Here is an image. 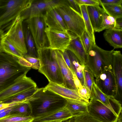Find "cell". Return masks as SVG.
Here are the masks:
<instances>
[{"label":"cell","mask_w":122,"mask_h":122,"mask_svg":"<svg viewBox=\"0 0 122 122\" xmlns=\"http://www.w3.org/2000/svg\"><path fill=\"white\" fill-rule=\"evenodd\" d=\"M29 102L31 111L30 116L34 118L64 107L66 100L43 87L38 88Z\"/></svg>","instance_id":"obj_1"},{"label":"cell","mask_w":122,"mask_h":122,"mask_svg":"<svg viewBox=\"0 0 122 122\" xmlns=\"http://www.w3.org/2000/svg\"><path fill=\"white\" fill-rule=\"evenodd\" d=\"M31 68L21 65L18 59L0 52V92L16 81Z\"/></svg>","instance_id":"obj_2"},{"label":"cell","mask_w":122,"mask_h":122,"mask_svg":"<svg viewBox=\"0 0 122 122\" xmlns=\"http://www.w3.org/2000/svg\"><path fill=\"white\" fill-rule=\"evenodd\" d=\"M40 62L38 71L45 76L49 82L63 86L64 81L54 50L47 47L37 50Z\"/></svg>","instance_id":"obj_3"},{"label":"cell","mask_w":122,"mask_h":122,"mask_svg":"<svg viewBox=\"0 0 122 122\" xmlns=\"http://www.w3.org/2000/svg\"><path fill=\"white\" fill-rule=\"evenodd\" d=\"M114 51L105 50L98 47L96 43L92 45L87 54L86 66L96 78L106 70H113Z\"/></svg>","instance_id":"obj_4"},{"label":"cell","mask_w":122,"mask_h":122,"mask_svg":"<svg viewBox=\"0 0 122 122\" xmlns=\"http://www.w3.org/2000/svg\"><path fill=\"white\" fill-rule=\"evenodd\" d=\"M33 0H0V27L28 8Z\"/></svg>","instance_id":"obj_5"},{"label":"cell","mask_w":122,"mask_h":122,"mask_svg":"<svg viewBox=\"0 0 122 122\" xmlns=\"http://www.w3.org/2000/svg\"><path fill=\"white\" fill-rule=\"evenodd\" d=\"M56 9L63 18L68 31L80 37L86 30L82 16L69 6L67 0Z\"/></svg>","instance_id":"obj_6"},{"label":"cell","mask_w":122,"mask_h":122,"mask_svg":"<svg viewBox=\"0 0 122 122\" xmlns=\"http://www.w3.org/2000/svg\"><path fill=\"white\" fill-rule=\"evenodd\" d=\"M44 14H41L30 17L25 20L33 38L36 51L48 47L45 31Z\"/></svg>","instance_id":"obj_7"},{"label":"cell","mask_w":122,"mask_h":122,"mask_svg":"<svg viewBox=\"0 0 122 122\" xmlns=\"http://www.w3.org/2000/svg\"><path fill=\"white\" fill-rule=\"evenodd\" d=\"M20 15L12 21L6 33L8 39L13 45L24 56L27 52Z\"/></svg>","instance_id":"obj_8"},{"label":"cell","mask_w":122,"mask_h":122,"mask_svg":"<svg viewBox=\"0 0 122 122\" xmlns=\"http://www.w3.org/2000/svg\"><path fill=\"white\" fill-rule=\"evenodd\" d=\"M45 31L49 49L63 52L66 50L72 39V34L67 31L51 29L45 27Z\"/></svg>","instance_id":"obj_9"},{"label":"cell","mask_w":122,"mask_h":122,"mask_svg":"<svg viewBox=\"0 0 122 122\" xmlns=\"http://www.w3.org/2000/svg\"><path fill=\"white\" fill-rule=\"evenodd\" d=\"M26 73L14 83L0 92V103L17 94L28 89L37 87L36 82Z\"/></svg>","instance_id":"obj_10"},{"label":"cell","mask_w":122,"mask_h":122,"mask_svg":"<svg viewBox=\"0 0 122 122\" xmlns=\"http://www.w3.org/2000/svg\"><path fill=\"white\" fill-rule=\"evenodd\" d=\"M66 0H43L35 1L34 0L30 6L20 15L22 20L37 15L43 14L49 10L56 8L66 3Z\"/></svg>","instance_id":"obj_11"},{"label":"cell","mask_w":122,"mask_h":122,"mask_svg":"<svg viewBox=\"0 0 122 122\" xmlns=\"http://www.w3.org/2000/svg\"><path fill=\"white\" fill-rule=\"evenodd\" d=\"M89 113L102 122H117L118 117L99 101L90 99L88 106Z\"/></svg>","instance_id":"obj_12"},{"label":"cell","mask_w":122,"mask_h":122,"mask_svg":"<svg viewBox=\"0 0 122 122\" xmlns=\"http://www.w3.org/2000/svg\"><path fill=\"white\" fill-rule=\"evenodd\" d=\"M90 99L99 101L118 117L122 111V104L119 102L113 96H108L104 93L97 86L95 81L92 85Z\"/></svg>","instance_id":"obj_13"},{"label":"cell","mask_w":122,"mask_h":122,"mask_svg":"<svg viewBox=\"0 0 122 122\" xmlns=\"http://www.w3.org/2000/svg\"><path fill=\"white\" fill-rule=\"evenodd\" d=\"M95 81L97 86L104 93L114 97L116 86L113 70L105 71L96 78Z\"/></svg>","instance_id":"obj_14"},{"label":"cell","mask_w":122,"mask_h":122,"mask_svg":"<svg viewBox=\"0 0 122 122\" xmlns=\"http://www.w3.org/2000/svg\"><path fill=\"white\" fill-rule=\"evenodd\" d=\"M44 88L59 95L66 100L87 105L89 104V101L81 97L79 94L77 90L69 89L51 82H49Z\"/></svg>","instance_id":"obj_15"},{"label":"cell","mask_w":122,"mask_h":122,"mask_svg":"<svg viewBox=\"0 0 122 122\" xmlns=\"http://www.w3.org/2000/svg\"><path fill=\"white\" fill-rule=\"evenodd\" d=\"M113 71L115 79L116 91L114 98L122 104V55L120 51L113 53Z\"/></svg>","instance_id":"obj_16"},{"label":"cell","mask_w":122,"mask_h":122,"mask_svg":"<svg viewBox=\"0 0 122 122\" xmlns=\"http://www.w3.org/2000/svg\"><path fill=\"white\" fill-rule=\"evenodd\" d=\"M45 27L49 29L68 31L62 17L56 8L46 11L44 14Z\"/></svg>","instance_id":"obj_17"},{"label":"cell","mask_w":122,"mask_h":122,"mask_svg":"<svg viewBox=\"0 0 122 122\" xmlns=\"http://www.w3.org/2000/svg\"><path fill=\"white\" fill-rule=\"evenodd\" d=\"M54 50L56 57L63 76V86L77 90L74 84L72 74L64 59L62 52L58 50Z\"/></svg>","instance_id":"obj_18"},{"label":"cell","mask_w":122,"mask_h":122,"mask_svg":"<svg viewBox=\"0 0 122 122\" xmlns=\"http://www.w3.org/2000/svg\"><path fill=\"white\" fill-rule=\"evenodd\" d=\"M72 117L69 111L64 107L35 117L32 122L64 121Z\"/></svg>","instance_id":"obj_19"},{"label":"cell","mask_w":122,"mask_h":122,"mask_svg":"<svg viewBox=\"0 0 122 122\" xmlns=\"http://www.w3.org/2000/svg\"><path fill=\"white\" fill-rule=\"evenodd\" d=\"M66 50L72 52L84 66H86L87 54L81 41L80 37L72 34V39Z\"/></svg>","instance_id":"obj_20"},{"label":"cell","mask_w":122,"mask_h":122,"mask_svg":"<svg viewBox=\"0 0 122 122\" xmlns=\"http://www.w3.org/2000/svg\"><path fill=\"white\" fill-rule=\"evenodd\" d=\"M100 5H87V10L94 30L98 32L102 20L104 9Z\"/></svg>","instance_id":"obj_21"},{"label":"cell","mask_w":122,"mask_h":122,"mask_svg":"<svg viewBox=\"0 0 122 122\" xmlns=\"http://www.w3.org/2000/svg\"><path fill=\"white\" fill-rule=\"evenodd\" d=\"M105 39L114 49L122 47V30L106 29L103 33Z\"/></svg>","instance_id":"obj_22"},{"label":"cell","mask_w":122,"mask_h":122,"mask_svg":"<svg viewBox=\"0 0 122 122\" xmlns=\"http://www.w3.org/2000/svg\"><path fill=\"white\" fill-rule=\"evenodd\" d=\"M88 105L66 100L65 107L68 110L74 117L89 113Z\"/></svg>","instance_id":"obj_23"},{"label":"cell","mask_w":122,"mask_h":122,"mask_svg":"<svg viewBox=\"0 0 122 122\" xmlns=\"http://www.w3.org/2000/svg\"><path fill=\"white\" fill-rule=\"evenodd\" d=\"M70 59L73 71L79 80L81 85L83 86L84 79L83 70L85 66H83L75 55L71 51L66 50Z\"/></svg>","instance_id":"obj_24"},{"label":"cell","mask_w":122,"mask_h":122,"mask_svg":"<svg viewBox=\"0 0 122 122\" xmlns=\"http://www.w3.org/2000/svg\"><path fill=\"white\" fill-rule=\"evenodd\" d=\"M38 89L37 87L25 90L1 103H10L29 101L32 96L37 92Z\"/></svg>","instance_id":"obj_25"},{"label":"cell","mask_w":122,"mask_h":122,"mask_svg":"<svg viewBox=\"0 0 122 122\" xmlns=\"http://www.w3.org/2000/svg\"><path fill=\"white\" fill-rule=\"evenodd\" d=\"M2 51L19 59L24 55L13 45L5 34L1 41Z\"/></svg>","instance_id":"obj_26"},{"label":"cell","mask_w":122,"mask_h":122,"mask_svg":"<svg viewBox=\"0 0 122 122\" xmlns=\"http://www.w3.org/2000/svg\"><path fill=\"white\" fill-rule=\"evenodd\" d=\"M87 6L85 5H80L81 13L85 24L86 30L92 42L94 44L96 42L94 31L87 12Z\"/></svg>","instance_id":"obj_27"},{"label":"cell","mask_w":122,"mask_h":122,"mask_svg":"<svg viewBox=\"0 0 122 122\" xmlns=\"http://www.w3.org/2000/svg\"><path fill=\"white\" fill-rule=\"evenodd\" d=\"M25 43L27 51V54L38 57L37 54L34 41L28 28L24 30Z\"/></svg>","instance_id":"obj_28"},{"label":"cell","mask_w":122,"mask_h":122,"mask_svg":"<svg viewBox=\"0 0 122 122\" xmlns=\"http://www.w3.org/2000/svg\"><path fill=\"white\" fill-rule=\"evenodd\" d=\"M31 111L29 101L19 103L12 109L10 114H16L24 116H30Z\"/></svg>","instance_id":"obj_29"},{"label":"cell","mask_w":122,"mask_h":122,"mask_svg":"<svg viewBox=\"0 0 122 122\" xmlns=\"http://www.w3.org/2000/svg\"><path fill=\"white\" fill-rule=\"evenodd\" d=\"M105 12L108 15L114 18L122 17V5L112 4L100 5Z\"/></svg>","instance_id":"obj_30"},{"label":"cell","mask_w":122,"mask_h":122,"mask_svg":"<svg viewBox=\"0 0 122 122\" xmlns=\"http://www.w3.org/2000/svg\"><path fill=\"white\" fill-rule=\"evenodd\" d=\"M34 118L18 114H10L0 118V122H32Z\"/></svg>","instance_id":"obj_31"},{"label":"cell","mask_w":122,"mask_h":122,"mask_svg":"<svg viewBox=\"0 0 122 122\" xmlns=\"http://www.w3.org/2000/svg\"><path fill=\"white\" fill-rule=\"evenodd\" d=\"M115 23V18L108 15L105 12L103 14L102 20L100 28L97 32L105 29L113 28Z\"/></svg>","instance_id":"obj_32"},{"label":"cell","mask_w":122,"mask_h":122,"mask_svg":"<svg viewBox=\"0 0 122 122\" xmlns=\"http://www.w3.org/2000/svg\"><path fill=\"white\" fill-rule=\"evenodd\" d=\"M84 79L83 86H85L91 93L92 84L95 81L94 76L88 67L85 66L83 70Z\"/></svg>","instance_id":"obj_33"},{"label":"cell","mask_w":122,"mask_h":122,"mask_svg":"<svg viewBox=\"0 0 122 122\" xmlns=\"http://www.w3.org/2000/svg\"><path fill=\"white\" fill-rule=\"evenodd\" d=\"M80 38L83 46L87 54L92 48V45L94 44L92 42L86 30L83 32L80 37Z\"/></svg>","instance_id":"obj_34"},{"label":"cell","mask_w":122,"mask_h":122,"mask_svg":"<svg viewBox=\"0 0 122 122\" xmlns=\"http://www.w3.org/2000/svg\"><path fill=\"white\" fill-rule=\"evenodd\" d=\"M73 122H102L97 119L89 113L73 117Z\"/></svg>","instance_id":"obj_35"},{"label":"cell","mask_w":122,"mask_h":122,"mask_svg":"<svg viewBox=\"0 0 122 122\" xmlns=\"http://www.w3.org/2000/svg\"><path fill=\"white\" fill-rule=\"evenodd\" d=\"M23 57L30 64L31 66V68L36 70L39 69L40 62L38 57L27 54L24 55Z\"/></svg>","instance_id":"obj_36"},{"label":"cell","mask_w":122,"mask_h":122,"mask_svg":"<svg viewBox=\"0 0 122 122\" xmlns=\"http://www.w3.org/2000/svg\"><path fill=\"white\" fill-rule=\"evenodd\" d=\"M77 90L79 94L81 97L89 101L91 93L85 86L81 85L77 89Z\"/></svg>","instance_id":"obj_37"},{"label":"cell","mask_w":122,"mask_h":122,"mask_svg":"<svg viewBox=\"0 0 122 122\" xmlns=\"http://www.w3.org/2000/svg\"><path fill=\"white\" fill-rule=\"evenodd\" d=\"M67 0L69 6L75 11L82 16L80 6L75 0Z\"/></svg>","instance_id":"obj_38"},{"label":"cell","mask_w":122,"mask_h":122,"mask_svg":"<svg viewBox=\"0 0 122 122\" xmlns=\"http://www.w3.org/2000/svg\"><path fill=\"white\" fill-rule=\"evenodd\" d=\"M80 5H100L99 0H75Z\"/></svg>","instance_id":"obj_39"},{"label":"cell","mask_w":122,"mask_h":122,"mask_svg":"<svg viewBox=\"0 0 122 122\" xmlns=\"http://www.w3.org/2000/svg\"><path fill=\"white\" fill-rule=\"evenodd\" d=\"M62 53L64 59L73 75L75 73L73 70L71 61L66 50H65L63 52H62Z\"/></svg>","instance_id":"obj_40"},{"label":"cell","mask_w":122,"mask_h":122,"mask_svg":"<svg viewBox=\"0 0 122 122\" xmlns=\"http://www.w3.org/2000/svg\"><path fill=\"white\" fill-rule=\"evenodd\" d=\"M101 4H112L122 5V0H99Z\"/></svg>","instance_id":"obj_41"},{"label":"cell","mask_w":122,"mask_h":122,"mask_svg":"<svg viewBox=\"0 0 122 122\" xmlns=\"http://www.w3.org/2000/svg\"><path fill=\"white\" fill-rule=\"evenodd\" d=\"M115 23L113 28L118 30H122V17L115 18Z\"/></svg>","instance_id":"obj_42"},{"label":"cell","mask_w":122,"mask_h":122,"mask_svg":"<svg viewBox=\"0 0 122 122\" xmlns=\"http://www.w3.org/2000/svg\"><path fill=\"white\" fill-rule=\"evenodd\" d=\"M18 62L21 66L29 68H31V66L30 64L23 57L18 59Z\"/></svg>","instance_id":"obj_43"},{"label":"cell","mask_w":122,"mask_h":122,"mask_svg":"<svg viewBox=\"0 0 122 122\" xmlns=\"http://www.w3.org/2000/svg\"><path fill=\"white\" fill-rule=\"evenodd\" d=\"M5 34L3 30L0 27V52L3 51L1 46V41Z\"/></svg>","instance_id":"obj_44"},{"label":"cell","mask_w":122,"mask_h":122,"mask_svg":"<svg viewBox=\"0 0 122 122\" xmlns=\"http://www.w3.org/2000/svg\"><path fill=\"white\" fill-rule=\"evenodd\" d=\"M12 108L0 113V118L10 115Z\"/></svg>","instance_id":"obj_45"},{"label":"cell","mask_w":122,"mask_h":122,"mask_svg":"<svg viewBox=\"0 0 122 122\" xmlns=\"http://www.w3.org/2000/svg\"><path fill=\"white\" fill-rule=\"evenodd\" d=\"M122 111L120 113L119 115L118 118L117 120V122H122Z\"/></svg>","instance_id":"obj_46"},{"label":"cell","mask_w":122,"mask_h":122,"mask_svg":"<svg viewBox=\"0 0 122 122\" xmlns=\"http://www.w3.org/2000/svg\"><path fill=\"white\" fill-rule=\"evenodd\" d=\"M73 117L69 119L64 121V122H73Z\"/></svg>","instance_id":"obj_47"},{"label":"cell","mask_w":122,"mask_h":122,"mask_svg":"<svg viewBox=\"0 0 122 122\" xmlns=\"http://www.w3.org/2000/svg\"><path fill=\"white\" fill-rule=\"evenodd\" d=\"M64 121H51V122H64Z\"/></svg>","instance_id":"obj_48"}]
</instances>
